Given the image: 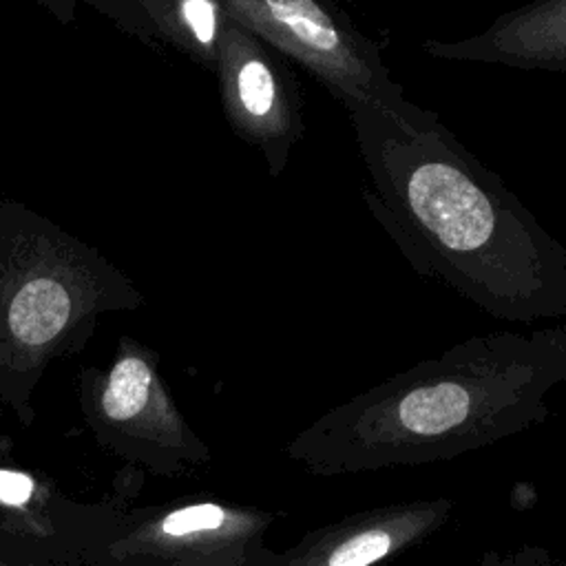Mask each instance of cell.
Returning a JSON list of instances; mask_svg holds the SVG:
<instances>
[{
  "label": "cell",
  "instance_id": "1",
  "mask_svg": "<svg viewBox=\"0 0 566 566\" xmlns=\"http://www.w3.org/2000/svg\"><path fill=\"white\" fill-rule=\"evenodd\" d=\"M369 208L422 272L509 318L566 314V250L440 117L407 97L349 113Z\"/></svg>",
  "mask_w": 566,
  "mask_h": 566
},
{
  "label": "cell",
  "instance_id": "2",
  "mask_svg": "<svg viewBox=\"0 0 566 566\" xmlns=\"http://www.w3.org/2000/svg\"><path fill=\"white\" fill-rule=\"evenodd\" d=\"M234 22L305 69L347 113L405 97L380 46L336 0H219Z\"/></svg>",
  "mask_w": 566,
  "mask_h": 566
},
{
  "label": "cell",
  "instance_id": "3",
  "mask_svg": "<svg viewBox=\"0 0 566 566\" xmlns=\"http://www.w3.org/2000/svg\"><path fill=\"white\" fill-rule=\"evenodd\" d=\"M214 71L226 119L279 175L305 128L301 88L285 57L230 18Z\"/></svg>",
  "mask_w": 566,
  "mask_h": 566
},
{
  "label": "cell",
  "instance_id": "4",
  "mask_svg": "<svg viewBox=\"0 0 566 566\" xmlns=\"http://www.w3.org/2000/svg\"><path fill=\"white\" fill-rule=\"evenodd\" d=\"M422 51L447 62L566 71V0H533L462 40L427 38Z\"/></svg>",
  "mask_w": 566,
  "mask_h": 566
},
{
  "label": "cell",
  "instance_id": "5",
  "mask_svg": "<svg viewBox=\"0 0 566 566\" xmlns=\"http://www.w3.org/2000/svg\"><path fill=\"white\" fill-rule=\"evenodd\" d=\"M75 272L62 263H35L7 281L0 332L13 354L35 358L88 310V283Z\"/></svg>",
  "mask_w": 566,
  "mask_h": 566
},
{
  "label": "cell",
  "instance_id": "6",
  "mask_svg": "<svg viewBox=\"0 0 566 566\" xmlns=\"http://www.w3.org/2000/svg\"><path fill=\"white\" fill-rule=\"evenodd\" d=\"M99 411L137 438L161 440L177 433V413L150 358L139 349H126L113 363L99 389Z\"/></svg>",
  "mask_w": 566,
  "mask_h": 566
},
{
  "label": "cell",
  "instance_id": "7",
  "mask_svg": "<svg viewBox=\"0 0 566 566\" xmlns=\"http://www.w3.org/2000/svg\"><path fill=\"white\" fill-rule=\"evenodd\" d=\"M471 391L458 380L420 385L398 402L400 422L420 436H438L460 424L471 409Z\"/></svg>",
  "mask_w": 566,
  "mask_h": 566
},
{
  "label": "cell",
  "instance_id": "8",
  "mask_svg": "<svg viewBox=\"0 0 566 566\" xmlns=\"http://www.w3.org/2000/svg\"><path fill=\"white\" fill-rule=\"evenodd\" d=\"M226 522V511L217 504H192L184 506L177 511H170L164 515L155 526L142 528L135 537L142 539V548L146 551L150 544H166V542H177L186 539L206 531H217ZM139 548V551H142Z\"/></svg>",
  "mask_w": 566,
  "mask_h": 566
},
{
  "label": "cell",
  "instance_id": "9",
  "mask_svg": "<svg viewBox=\"0 0 566 566\" xmlns=\"http://www.w3.org/2000/svg\"><path fill=\"white\" fill-rule=\"evenodd\" d=\"M391 546V539L382 531H367L354 535L345 544H340L327 559V566H369L380 559Z\"/></svg>",
  "mask_w": 566,
  "mask_h": 566
},
{
  "label": "cell",
  "instance_id": "10",
  "mask_svg": "<svg viewBox=\"0 0 566 566\" xmlns=\"http://www.w3.org/2000/svg\"><path fill=\"white\" fill-rule=\"evenodd\" d=\"M38 493L31 475L13 469H0V504L7 509H27Z\"/></svg>",
  "mask_w": 566,
  "mask_h": 566
},
{
  "label": "cell",
  "instance_id": "11",
  "mask_svg": "<svg viewBox=\"0 0 566 566\" xmlns=\"http://www.w3.org/2000/svg\"><path fill=\"white\" fill-rule=\"evenodd\" d=\"M42 2H46V4H51V7H60L64 0H42Z\"/></svg>",
  "mask_w": 566,
  "mask_h": 566
}]
</instances>
